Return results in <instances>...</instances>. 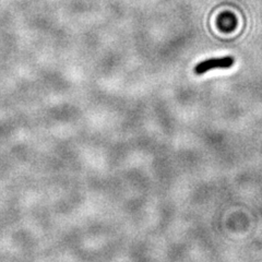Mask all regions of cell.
<instances>
[{"instance_id": "6da1fadb", "label": "cell", "mask_w": 262, "mask_h": 262, "mask_svg": "<svg viewBox=\"0 0 262 262\" xmlns=\"http://www.w3.org/2000/svg\"><path fill=\"white\" fill-rule=\"evenodd\" d=\"M235 63V59L233 57H222V58H212V59H206L200 63H198L195 68V74L200 76L203 75L208 71L216 69V68H221V69H227L233 67Z\"/></svg>"}, {"instance_id": "7a4b0ae2", "label": "cell", "mask_w": 262, "mask_h": 262, "mask_svg": "<svg viewBox=\"0 0 262 262\" xmlns=\"http://www.w3.org/2000/svg\"><path fill=\"white\" fill-rule=\"evenodd\" d=\"M237 25V21L235 15L231 12H223L220 14L218 19V26L219 29L223 32H231L235 29Z\"/></svg>"}]
</instances>
